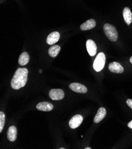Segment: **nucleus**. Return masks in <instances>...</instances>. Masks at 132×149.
Returning <instances> with one entry per match:
<instances>
[{
    "mask_svg": "<svg viewBox=\"0 0 132 149\" xmlns=\"http://www.w3.org/2000/svg\"><path fill=\"white\" fill-rule=\"evenodd\" d=\"M28 70L25 68H18L11 81V86L14 90L23 87L27 83Z\"/></svg>",
    "mask_w": 132,
    "mask_h": 149,
    "instance_id": "obj_1",
    "label": "nucleus"
},
{
    "mask_svg": "<svg viewBox=\"0 0 132 149\" xmlns=\"http://www.w3.org/2000/svg\"><path fill=\"white\" fill-rule=\"evenodd\" d=\"M104 31L106 36L112 42H115L117 40V38H118V33H117L116 28L114 26L110 24H104Z\"/></svg>",
    "mask_w": 132,
    "mask_h": 149,
    "instance_id": "obj_2",
    "label": "nucleus"
},
{
    "mask_svg": "<svg viewBox=\"0 0 132 149\" xmlns=\"http://www.w3.org/2000/svg\"><path fill=\"white\" fill-rule=\"evenodd\" d=\"M106 63V56L103 52L99 53L95 58L93 64L94 69L99 72L103 69Z\"/></svg>",
    "mask_w": 132,
    "mask_h": 149,
    "instance_id": "obj_3",
    "label": "nucleus"
},
{
    "mask_svg": "<svg viewBox=\"0 0 132 149\" xmlns=\"http://www.w3.org/2000/svg\"><path fill=\"white\" fill-rule=\"evenodd\" d=\"M49 97L53 100H60L64 98L65 93L62 89H52L49 91Z\"/></svg>",
    "mask_w": 132,
    "mask_h": 149,
    "instance_id": "obj_4",
    "label": "nucleus"
},
{
    "mask_svg": "<svg viewBox=\"0 0 132 149\" xmlns=\"http://www.w3.org/2000/svg\"><path fill=\"white\" fill-rule=\"evenodd\" d=\"M83 121V117L81 115H75L73 116L69 122V125L72 129L78 128Z\"/></svg>",
    "mask_w": 132,
    "mask_h": 149,
    "instance_id": "obj_5",
    "label": "nucleus"
},
{
    "mask_svg": "<svg viewBox=\"0 0 132 149\" xmlns=\"http://www.w3.org/2000/svg\"><path fill=\"white\" fill-rule=\"evenodd\" d=\"M69 88L72 91L79 93H86L88 91L87 88L78 83H73L69 85Z\"/></svg>",
    "mask_w": 132,
    "mask_h": 149,
    "instance_id": "obj_6",
    "label": "nucleus"
},
{
    "mask_svg": "<svg viewBox=\"0 0 132 149\" xmlns=\"http://www.w3.org/2000/svg\"><path fill=\"white\" fill-rule=\"evenodd\" d=\"M86 47L88 52L91 56H94L97 53V45L91 39H88L86 41Z\"/></svg>",
    "mask_w": 132,
    "mask_h": 149,
    "instance_id": "obj_7",
    "label": "nucleus"
},
{
    "mask_svg": "<svg viewBox=\"0 0 132 149\" xmlns=\"http://www.w3.org/2000/svg\"><path fill=\"white\" fill-rule=\"evenodd\" d=\"M36 108L39 111L48 112V111H51L53 109V105L49 102H42L37 104L36 106Z\"/></svg>",
    "mask_w": 132,
    "mask_h": 149,
    "instance_id": "obj_8",
    "label": "nucleus"
},
{
    "mask_svg": "<svg viewBox=\"0 0 132 149\" xmlns=\"http://www.w3.org/2000/svg\"><path fill=\"white\" fill-rule=\"evenodd\" d=\"M109 69L111 72L117 74L123 73L124 71V68L122 65L117 62L111 63L109 65Z\"/></svg>",
    "mask_w": 132,
    "mask_h": 149,
    "instance_id": "obj_9",
    "label": "nucleus"
},
{
    "mask_svg": "<svg viewBox=\"0 0 132 149\" xmlns=\"http://www.w3.org/2000/svg\"><path fill=\"white\" fill-rule=\"evenodd\" d=\"M17 130L15 126H10L7 131V139L10 141H14L17 139Z\"/></svg>",
    "mask_w": 132,
    "mask_h": 149,
    "instance_id": "obj_10",
    "label": "nucleus"
},
{
    "mask_svg": "<svg viewBox=\"0 0 132 149\" xmlns=\"http://www.w3.org/2000/svg\"><path fill=\"white\" fill-rule=\"evenodd\" d=\"M60 38V33L58 32H53L50 33L46 39V42L48 44L53 45L54 43H56L59 39Z\"/></svg>",
    "mask_w": 132,
    "mask_h": 149,
    "instance_id": "obj_11",
    "label": "nucleus"
},
{
    "mask_svg": "<svg viewBox=\"0 0 132 149\" xmlns=\"http://www.w3.org/2000/svg\"><path fill=\"white\" fill-rule=\"evenodd\" d=\"M106 110L104 108H100L97 111V113L94 119V121L95 123H98L101 121L105 118L106 115Z\"/></svg>",
    "mask_w": 132,
    "mask_h": 149,
    "instance_id": "obj_12",
    "label": "nucleus"
},
{
    "mask_svg": "<svg viewBox=\"0 0 132 149\" xmlns=\"http://www.w3.org/2000/svg\"><path fill=\"white\" fill-rule=\"evenodd\" d=\"M96 25V22L94 19H89L84 23H82L80 28L82 31H88L94 28Z\"/></svg>",
    "mask_w": 132,
    "mask_h": 149,
    "instance_id": "obj_13",
    "label": "nucleus"
},
{
    "mask_svg": "<svg viewBox=\"0 0 132 149\" xmlns=\"http://www.w3.org/2000/svg\"><path fill=\"white\" fill-rule=\"evenodd\" d=\"M123 17L127 24L130 25L132 22V14L130 9L129 7H125L123 11Z\"/></svg>",
    "mask_w": 132,
    "mask_h": 149,
    "instance_id": "obj_14",
    "label": "nucleus"
},
{
    "mask_svg": "<svg viewBox=\"0 0 132 149\" xmlns=\"http://www.w3.org/2000/svg\"><path fill=\"white\" fill-rule=\"evenodd\" d=\"M29 59H30V56H29L28 54L26 52H24L20 55L19 63L22 66L26 65L29 62Z\"/></svg>",
    "mask_w": 132,
    "mask_h": 149,
    "instance_id": "obj_15",
    "label": "nucleus"
},
{
    "mask_svg": "<svg viewBox=\"0 0 132 149\" xmlns=\"http://www.w3.org/2000/svg\"><path fill=\"white\" fill-rule=\"evenodd\" d=\"M60 51L61 47L59 45H53L49 49L48 53L51 57L55 58L59 53Z\"/></svg>",
    "mask_w": 132,
    "mask_h": 149,
    "instance_id": "obj_16",
    "label": "nucleus"
},
{
    "mask_svg": "<svg viewBox=\"0 0 132 149\" xmlns=\"http://www.w3.org/2000/svg\"><path fill=\"white\" fill-rule=\"evenodd\" d=\"M5 119H6V116L5 114L3 112L1 111L0 112V132H2L4 124H5Z\"/></svg>",
    "mask_w": 132,
    "mask_h": 149,
    "instance_id": "obj_17",
    "label": "nucleus"
},
{
    "mask_svg": "<svg viewBox=\"0 0 132 149\" xmlns=\"http://www.w3.org/2000/svg\"><path fill=\"white\" fill-rule=\"evenodd\" d=\"M127 105L131 108L132 109V100L131 99H128L127 100V102H126Z\"/></svg>",
    "mask_w": 132,
    "mask_h": 149,
    "instance_id": "obj_18",
    "label": "nucleus"
},
{
    "mask_svg": "<svg viewBox=\"0 0 132 149\" xmlns=\"http://www.w3.org/2000/svg\"><path fill=\"white\" fill-rule=\"evenodd\" d=\"M128 127L131 129H132V120L128 124Z\"/></svg>",
    "mask_w": 132,
    "mask_h": 149,
    "instance_id": "obj_19",
    "label": "nucleus"
},
{
    "mask_svg": "<svg viewBox=\"0 0 132 149\" xmlns=\"http://www.w3.org/2000/svg\"><path fill=\"white\" fill-rule=\"evenodd\" d=\"M130 63L132 64V56H131V57L130 58Z\"/></svg>",
    "mask_w": 132,
    "mask_h": 149,
    "instance_id": "obj_20",
    "label": "nucleus"
},
{
    "mask_svg": "<svg viewBox=\"0 0 132 149\" xmlns=\"http://www.w3.org/2000/svg\"><path fill=\"white\" fill-rule=\"evenodd\" d=\"M85 149H91V148H90V147H86V148H85Z\"/></svg>",
    "mask_w": 132,
    "mask_h": 149,
    "instance_id": "obj_21",
    "label": "nucleus"
},
{
    "mask_svg": "<svg viewBox=\"0 0 132 149\" xmlns=\"http://www.w3.org/2000/svg\"><path fill=\"white\" fill-rule=\"evenodd\" d=\"M39 71H40V73H41V72H42V70H40Z\"/></svg>",
    "mask_w": 132,
    "mask_h": 149,
    "instance_id": "obj_22",
    "label": "nucleus"
},
{
    "mask_svg": "<svg viewBox=\"0 0 132 149\" xmlns=\"http://www.w3.org/2000/svg\"><path fill=\"white\" fill-rule=\"evenodd\" d=\"M65 148H64V147H62V148H60V149H65Z\"/></svg>",
    "mask_w": 132,
    "mask_h": 149,
    "instance_id": "obj_23",
    "label": "nucleus"
}]
</instances>
